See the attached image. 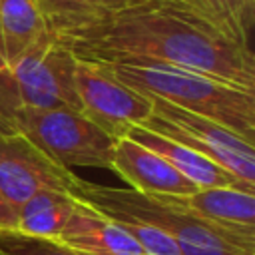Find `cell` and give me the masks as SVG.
<instances>
[{"label": "cell", "instance_id": "d6986e66", "mask_svg": "<svg viewBox=\"0 0 255 255\" xmlns=\"http://www.w3.org/2000/svg\"><path fill=\"white\" fill-rule=\"evenodd\" d=\"M2 68H6V60H4V56H2V50H0V70Z\"/></svg>", "mask_w": 255, "mask_h": 255}, {"label": "cell", "instance_id": "ba28073f", "mask_svg": "<svg viewBox=\"0 0 255 255\" xmlns=\"http://www.w3.org/2000/svg\"><path fill=\"white\" fill-rule=\"evenodd\" d=\"M78 175L36 149L18 133H0V191L18 209L42 189L72 193Z\"/></svg>", "mask_w": 255, "mask_h": 255}, {"label": "cell", "instance_id": "4fadbf2b", "mask_svg": "<svg viewBox=\"0 0 255 255\" xmlns=\"http://www.w3.org/2000/svg\"><path fill=\"white\" fill-rule=\"evenodd\" d=\"M56 42L38 0H0V50L6 66Z\"/></svg>", "mask_w": 255, "mask_h": 255}, {"label": "cell", "instance_id": "e0dca14e", "mask_svg": "<svg viewBox=\"0 0 255 255\" xmlns=\"http://www.w3.org/2000/svg\"><path fill=\"white\" fill-rule=\"evenodd\" d=\"M0 255H78L56 239L20 231H0Z\"/></svg>", "mask_w": 255, "mask_h": 255}, {"label": "cell", "instance_id": "5b68a950", "mask_svg": "<svg viewBox=\"0 0 255 255\" xmlns=\"http://www.w3.org/2000/svg\"><path fill=\"white\" fill-rule=\"evenodd\" d=\"M76 56L58 42L28 52L0 70V122L22 110H74Z\"/></svg>", "mask_w": 255, "mask_h": 255}, {"label": "cell", "instance_id": "6da1fadb", "mask_svg": "<svg viewBox=\"0 0 255 255\" xmlns=\"http://www.w3.org/2000/svg\"><path fill=\"white\" fill-rule=\"evenodd\" d=\"M56 42L82 60L157 62L255 92L253 48L235 40L187 0H133L104 22Z\"/></svg>", "mask_w": 255, "mask_h": 255}, {"label": "cell", "instance_id": "7c38bea8", "mask_svg": "<svg viewBox=\"0 0 255 255\" xmlns=\"http://www.w3.org/2000/svg\"><path fill=\"white\" fill-rule=\"evenodd\" d=\"M128 137H131L133 141L145 145L147 149H151L153 153H157L159 157H163L171 167H175L183 177H187L195 187L203 189V187H245V189H255V187H247L241 181H237L229 171H225L223 167H219L217 163H213L211 159H207L205 155L197 153L195 149L173 141L165 135H159L143 126H135L129 129Z\"/></svg>", "mask_w": 255, "mask_h": 255}, {"label": "cell", "instance_id": "277c9868", "mask_svg": "<svg viewBox=\"0 0 255 255\" xmlns=\"http://www.w3.org/2000/svg\"><path fill=\"white\" fill-rule=\"evenodd\" d=\"M0 133L26 137L66 169L112 167L116 139L74 110H22L0 122Z\"/></svg>", "mask_w": 255, "mask_h": 255}, {"label": "cell", "instance_id": "3957f363", "mask_svg": "<svg viewBox=\"0 0 255 255\" xmlns=\"http://www.w3.org/2000/svg\"><path fill=\"white\" fill-rule=\"evenodd\" d=\"M72 195L102 215L124 213L155 227L177 245L181 255H255L253 245L207 225L163 197L145 195L129 187H108L82 177Z\"/></svg>", "mask_w": 255, "mask_h": 255}, {"label": "cell", "instance_id": "7a4b0ae2", "mask_svg": "<svg viewBox=\"0 0 255 255\" xmlns=\"http://www.w3.org/2000/svg\"><path fill=\"white\" fill-rule=\"evenodd\" d=\"M104 66L135 92L209 118L255 145V92L201 72L157 62H114Z\"/></svg>", "mask_w": 255, "mask_h": 255}, {"label": "cell", "instance_id": "ac0fdd59", "mask_svg": "<svg viewBox=\"0 0 255 255\" xmlns=\"http://www.w3.org/2000/svg\"><path fill=\"white\" fill-rule=\"evenodd\" d=\"M16 229H18V209L0 191V231H16Z\"/></svg>", "mask_w": 255, "mask_h": 255}, {"label": "cell", "instance_id": "9a60e30c", "mask_svg": "<svg viewBox=\"0 0 255 255\" xmlns=\"http://www.w3.org/2000/svg\"><path fill=\"white\" fill-rule=\"evenodd\" d=\"M131 2L133 0H38L48 28L56 40L100 24Z\"/></svg>", "mask_w": 255, "mask_h": 255}, {"label": "cell", "instance_id": "8992f818", "mask_svg": "<svg viewBox=\"0 0 255 255\" xmlns=\"http://www.w3.org/2000/svg\"><path fill=\"white\" fill-rule=\"evenodd\" d=\"M149 100L151 116L141 124L143 128L195 149L229 171L243 185L255 187V145L209 118L181 110L157 98Z\"/></svg>", "mask_w": 255, "mask_h": 255}, {"label": "cell", "instance_id": "52a82bcc", "mask_svg": "<svg viewBox=\"0 0 255 255\" xmlns=\"http://www.w3.org/2000/svg\"><path fill=\"white\" fill-rule=\"evenodd\" d=\"M74 86L80 114L114 139L126 137L151 116V100L126 86L100 62L76 58Z\"/></svg>", "mask_w": 255, "mask_h": 255}, {"label": "cell", "instance_id": "ffe728a7", "mask_svg": "<svg viewBox=\"0 0 255 255\" xmlns=\"http://www.w3.org/2000/svg\"><path fill=\"white\" fill-rule=\"evenodd\" d=\"M187 2H191V4H195V6H199V8H201V10H203V6H201V4H199V0H187Z\"/></svg>", "mask_w": 255, "mask_h": 255}, {"label": "cell", "instance_id": "30bf717a", "mask_svg": "<svg viewBox=\"0 0 255 255\" xmlns=\"http://www.w3.org/2000/svg\"><path fill=\"white\" fill-rule=\"evenodd\" d=\"M110 169H114L128 183L129 189L145 195L175 197L189 195L199 189L175 167H171L163 157L128 135L116 139Z\"/></svg>", "mask_w": 255, "mask_h": 255}, {"label": "cell", "instance_id": "2e32d148", "mask_svg": "<svg viewBox=\"0 0 255 255\" xmlns=\"http://www.w3.org/2000/svg\"><path fill=\"white\" fill-rule=\"evenodd\" d=\"M255 0H199L203 10L235 40L251 48V24H253Z\"/></svg>", "mask_w": 255, "mask_h": 255}, {"label": "cell", "instance_id": "5bb4252c", "mask_svg": "<svg viewBox=\"0 0 255 255\" xmlns=\"http://www.w3.org/2000/svg\"><path fill=\"white\" fill-rule=\"evenodd\" d=\"M78 207V199L66 191L42 189L28 197L18 207V229L20 233L56 239L66 227L72 213Z\"/></svg>", "mask_w": 255, "mask_h": 255}, {"label": "cell", "instance_id": "8fae6325", "mask_svg": "<svg viewBox=\"0 0 255 255\" xmlns=\"http://www.w3.org/2000/svg\"><path fill=\"white\" fill-rule=\"evenodd\" d=\"M56 241L78 255H147L120 225L80 199Z\"/></svg>", "mask_w": 255, "mask_h": 255}, {"label": "cell", "instance_id": "9c48e42d", "mask_svg": "<svg viewBox=\"0 0 255 255\" xmlns=\"http://www.w3.org/2000/svg\"><path fill=\"white\" fill-rule=\"evenodd\" d=\"M207 225L255 247V189L203 187L189 195L163 197Z\"/></svg>", "mask_w": 255, "mask_h": 255}]
</instances>
